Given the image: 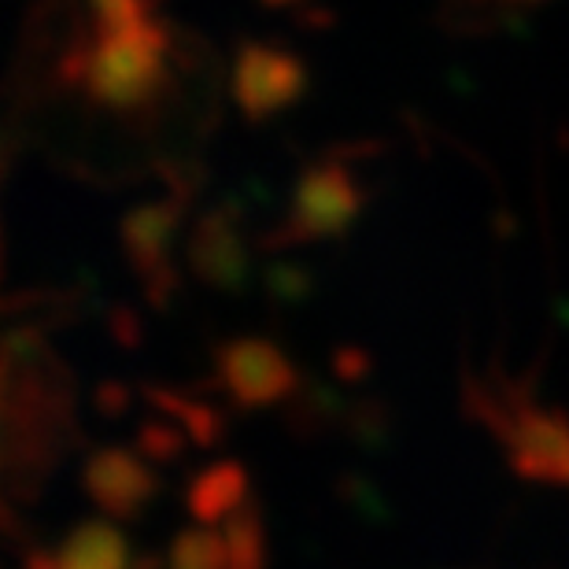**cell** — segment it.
Listing matches in <instances>:
<instances>
[{
	"label": "cell",
	"instance_id": "obj_6",
	"mask_svg": "<svg viewBox=\"0 0 569 569\" xmlns=\"http://www.w3.org/2000/svg\"><path fill=\"white\" fill-rule=\"evenodd\" d=\"M189 274L214 292L237 296L252 278V252H248V222L237 203L203 211L186 237Z\"/></svg>",
	"mask_w": 569,
	"mask_h": 569
},
{
	"label": "cell",
	"instance_id": "obj_14",
	"mask_svg": "<svg viewBox=\"0 0 569 569\" xmlns=\"http://www.w3.org/2000/svg\"><path fill=\"white\" fill-rule=\"evenodd\" d=\"M263 4H274V8H284V4H292V0H263Z\"/></svg>",
	"mask_w": 569,
	"mask_h": 569
},
{
	"label": "cell",
	"instance_id": "obj_13",
	"mask_svg": "<svg viewBox=\"0 0 569 569\" xmlns=\"http://www.w3.org/2000/svg\"><path fill=\"white\" fill-rule=\"evenodd\" d=\"M27 141V133H22L16 111L8 104V93H0V178L8 174L11 167V156H16V148Z\"/></svg>",
	"mask_w": 569,
	"mask_h": 569
},
{
	"label": "cell",
	"instance_id": "obj_1",
	"mask_svg": "<svg viewBox=\"0 0 569 569\" xmlns=\"http://www.w3.org/2000/svg\"><path fill=\"white\" fill-rule=\"evenodd\" d=\"M8 100L27 138L78 174L197 167L219 116V67L163 0H38Z\"/></svg>",
	"mask_w": 569,
	"mask_h": 569
},
{
	"label": "cell",
	"instance_id": "obj_9",
	"mask_svg": "<svg viewBox=\"0 0 569 569\" xmlns=\"http://www.w3.org/2000/svg\"><path fill=\"white\" fill-rule=\"evenodd\" d=\"M33 566L52 569H122L130 566V543L116 518H93L74 526L52 555H33Z\"/></svg>",
	"mask_w": 569,
	"mask_h": 569
},
{
	"label": "cell",
	"instance_id": "obj_10",
	"mask_svg": "<svg viewBox=\"0 0 569 569\" xmlns=\"http://www.w3.org/2000/svg\"><path fill=\"white\" fill-rule=\"evenodd\" d=\"M252 499V485H248V470L241 462L233 459H222V462H211L189 481V492H186V507L189 515L203 521V526H219L233 515L237 507Z\"/></svg>",
	"mask_w": 569,
	"mask_h": 569
},
{
	"label": "cell",
	"instance_id": "obj_8",
	"mask_svg": "<svg viewBox=\"0 0 569 569\" xmlns=\"http://www.w3.org/2000/svg\"><path fill=\"white\" fill-rule=\"evenodd\" d=\"M82 488L108 518H141L159 496V473L133 448H97L82 466Z\"/></svg>",
	"mask_w": 569,
	"mask_h": 569
},
{
	"label": "cell",
	"instance_id": "obj_4",
	"mask_svg": "<svg viewBox=\"0 0 569 569\" xmlns=\"http://www.w3.org/2000/svg\"><path fill=\"white\" fill-rule=\"evenodd\" d=\"M307 71L300 56L274 41H241L233 56L230 89L248 122H267L303 97Z\"/></svg>",
	"mask_w": 569,
	"mask_h": 569
},
{
	"label": "cell",
	"instance_id": "obj_12",
	"mask_svg": "<svg viewBox=\"0 0 569 569\" xmlns=\"http://www.w3.org/2000/svg\"><path fill=\"white\" fill-rule=\"evenodd\" d=\"M167 559L178 569H219V566H230V543H226V532L219 526L197 521L192 529L178 532Z\"/></svg>",
	"mask_w": 569,
	"mask_h": 569
},
{
	"label": "cell",
	"instance_id": "obj_11",
	"mask_svg": "<svg viewBox=\"0 0 569 569\" xmlns=\"http://www.w3.org/2000/svg\"><path fill=\"white\" fill-rule=\"evenodd\" d=\"M226 543H230V566L233 569H259L267 562V532H263V515L259 503L248 499L222 521Z\"/></svg>",
	"mask_w": 569,
	"mask_h": 569
},
{
	"label": "cell",
	"instance_id": "obj_5",
	"mask_svg": "<svg viewBox=\"0 0 569 569\" xmlns=\"http://www.w3.org/2000/svg\"><path fill=\"white\" fill-rule=\"evenodd\" d=\"M214 373H219V389L241 411L274 407L300 385L292 359L263 337L222 340L219 351H214Z\"/></svg>",
	"mask_w": 569,
	"mask_h": 569
},
{
	"label": "cell",
	"instance_id": "obj_3",
	"mask_svg": "<svg viewBox=\"0 0 569 569\" xmlns=\"http://www.w3.org/2000/svg\"><path fill=\"white\" fill-rule=\"evenodd\" d=\"M167 192L152 197L130 208L122 214L119 241L122 256L133 270V278L141 281V289L152 307H167L181 289V270H178V233L189 219L192 197L200 186V167L186 170H167Z\"/></svg>",
	"mask_w": 569,
	"mask_h": 569
},
{
	"label": "cell",
	"instance_id": "obj_2",
	"mask_svg": "<svg viewBox=\"0 0 569 569\" xmlns=\"http://www.w3.org/2000/svg\"><path fill=\"white\" fill-rule=\"evenodd\" d=\"M74 437V396L63 362L38 333L0 340V485L30 496Z\"/></svg>",
	"mask_w": 569,
	"mask_h": 569
},
{
	"label": "cell",
	"instance_id": "obj_7",
	"mask_svg": "<svg viewBox=\"0 0 569 569\" xmlns=\"http://www.w3.org/2000/svg\"><path fill=\"white\" fill-rule=\"evenodd\" d=\"M359 197L351 186L348 170L340 163H315L307 167L300 181H296L292 203L284 222L270 233V248H289V244H307L318 237L340 233L348 219L356 214Z\"/></svg>",
	"mask_w": 569,
	"mask_h": 569
}]
</instances>
